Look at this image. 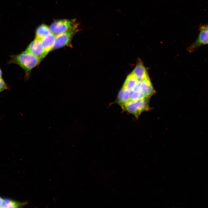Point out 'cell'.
I'll use <instances>...</instances> for the list:
<instances>
[{
	"label": "cell",
	"instance_id": "7c38bea8",
	"mask_svg": "<svg viewBox=\"0 0 208 208\" xmlns=\"http://www.w3.org/2000/svg\"><path fill=\"white\" fill-rule=\"evenodd\" d=\"M51 33L49 28L46 25L42 24L36 30L35 39L41 41Z\"/></svg>",
	"mask_w": 208,
	"mask_h": 208
},
{
	"label": "cell",
	"instance_id": "8992f818",
	"mask_svg": "<svg viewBox=\"0 0 208 208\" xmlns=\"http://www.w3.org/2000/svg\"><path fill=\"white\" fill-rule=\"evenodd\" d=\"M77 30L70 31L56 36L53 49H56L68 44Z\"/></svg>",
	"mask_w": 208,
	"mask_h": 208
},
{
	"label": "cell",
	"instance_id": "3957f363",
	"mask_svg": "<svg viewBox=\"0 0 208 208\" xmlns=\"http://www.w3.org/2000/svg\"><path fill=\"white\" fill-rule=\"evenodd\" d=\"M77 25L73 20L62 19L55 21L49 29L51 33L57 35L70 31L77 30Z\"/></svg>",
	"mask_w": 208,
	"mask_h": 208
},
{
	"label": "cell",
	"instance_id": "9a60e30c",
	"mask_svg": "<svg viewBox=\"0 0 208 208\" xmlns=\"http://www.w3.org/2000/svg\"><path fill=\"white\" fill-rule=\"evenodd\" d=\"M8 88V87L3 79L1 77H0V93Z\"/></svg>",
	"mask_w": 208,
	"mask_h": 208
},
{
	"label": "cell",
	"instance_id": "e0dca14e",
	"mask_svg": "<svg viewBox=\"0 0 208 208\" xmlns=\"http://www.w3.org/2000/svg\"><path fill=\"white\" fill-rule=\"evenodd\" d=\"M2 75V71L0 68V77H1Z\"/></svg>",
	"mask_w": 208,
	"mask_h": 208
},
{
	"label": "cell",
	"instance_id": "277c9868",
	"mask_svg": "<svg viewBox=\"0 0 208 208\" xmlns=\"http://www.w3.org/2000/svg\"><path fill=\"white\" fill-rule=\"evenodd\" d=\"M208 25H202L199 27V33L197 38L193 44L187 49V51L192 53L200 46L208 44Z\"/></svg>",
	"mask_w": 208,
	"mask_h": 208
},
{
	"label": "cell",
	"instance_id": "ba28073f",
	"mask_svg": "<svg viewBox=\"0 0 208 208\" xmlns=\"http://www.w3.org/2000/svg\"><path fill=\"white\" fill-rule=\"evenodd\" d=\"M131 73L139 81L149 78L146 68L140 61L138 62Z\"/></svg>",
	"mask_w": 208,
	"mask_h": 208
},
{
	"label": "cell",
	"instance_id": "9c48e42d",
	"mask_svg": "<svg viewBox=\"0 0 208 208\" xmlns=\"http://www.w3.org/2000/svg\"><path fill=\"white\" fill-rule=\"evenodd\" d=\"M131 91L122 88L118 94L116 103L120 106L130 100Z\"/></svg>",
	"mask_w": 208,
	"mask_h": 208
},
{
	"label": "cell",
	"instance_id": "6da1fadb",
	"mask_svg": "<svg viewBox=\"0 0 208 208\" xmlns=\"http://www.w3.org/2000/svg\"><path fill=\"white\" fill-rule=\"evenodd\" d=\"M41 59L24 51L19 54L12 55L9 63H14L19 65L25 72V78L27 79L31 70L36 66Z\"/></svg>",
	"mask_w": 208,
	"mask_h": 208
},
{
	"label": "cell",
	"instance_id": "4fadbf2b",
	"mask_svg": "<svg viewBox=\"0 0 208 208\" xmlns=\"http://www.w3.org/2000/svg\"><path fill=\"white\" fill-rule=\"evenodd\" d=\"M138 84L131 91L130 101H137L146 98L139 90Z\"/></svg>",
	"mask_w": 208,
	"mask_h": 208
},
{
	"label": "cell",
	"instance_id": "8fae6325",
	"mask_svg": "<svg viewBox=\"0 0 208 208\" xmlns=\"http://www.w3.org/2000/svg\"><path fill=\"white\" fill-rule=\"evenodd\" d=\"M139 82L134 75L131 73L127 77L122 88L131 91Z\"/></svg>",
	"mask_w": 208,
	"mask_h": 208
},
{
	"label": "cell",
	"instance_id": "2e32d148",
	"mask_svg": "<svg viewBox=\"0 0 208 208\" xmlns=\"http://www.w3.org/2000/svg\"><path fill=\"white\" fill-rule=\"evenodd\" d=\"M3 203V199L0 197V207H1Z\"/></svg>",
	"mask_w": 208,
	"mask_h": 208
},
{
	"label": "cell",
	"instance_id": "7a4b0ae2",
	"mask_svg": "<svg viewBox=\"0 0 208 208\" xmlns=\"http://www.w3.org/2000/svg\"><path fill=\"white\" fill-rule=\"evenodd\" d=\"M149 98L137 101H130L121 106L123 111L138 118L141 114L149 109Z\"/></svg>",
	"mask_w": 208,
	"mask_h": 208
},
{
	"label": "cell",
	"instance_id": "5bb4252c",
	"mask_svg": "<svg viewBox=\"0 0 208 208\" xmlns=\"http://www.w3.org/2000/svg\"><path fill=\"white\" fill-rule=\"evenodd\" d=\"M22 203H19L8 199H3V203L1 208H18L23 205Z\"/></svg>",
	"mask_w": 208,
	"mask_h": 208
},
{
	"label": "cell",
	"instance_id": "5b68a950",
	"mask_svg": "<svg viewBox=\"0 0 208 208\" xmlns=\"http://www.w3.org/2000/svg\"><path fill=\"white\" fill-rule=\"evenodd\" d=\"M25 51L41 59L47 54L41 41L36 39L31 42Z\"/></svg>",
	"mask_w": 208,
	"mask_h": 208
},
{
	"label": "cell",
	"instance_id": "52a82bcc",
	"mask_svg": "<svg viewBox=\"0 0 208 208\" xmlns=\"http://www.w3.org/2000/svg\"><path fill=\"white\" fill-rule=\"evenodd\" d=\"M139 90L146 98H149L155 92V90L149 78L139 82Z\"/></svg>",
	"mask_w": 208,
	"mask_h": 208
},
{
	"label": "cell",
	"instance_id": "30bf717a",
	"mask_svg": "<svg viewBox=\"0 0 208 208\" xmlns=\"http://www.w3.org/2000/svg\"><path fill=\"white\" fill-rule=\"evenodd\" d=\"M56 36L51 33L41 40L47 53L53 49Z\"/></svg>",
	"mask_w": 208,
	"mask_h": 208
}]
</instances>
